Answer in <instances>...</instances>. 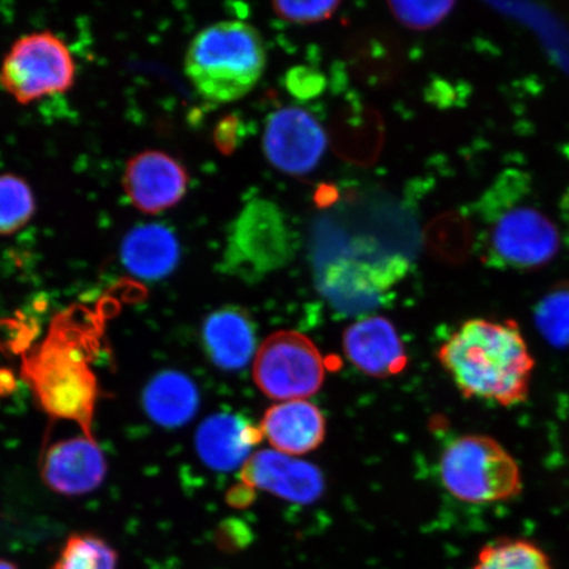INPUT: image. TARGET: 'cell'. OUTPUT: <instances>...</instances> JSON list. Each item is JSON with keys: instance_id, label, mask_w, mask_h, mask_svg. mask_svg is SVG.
<instances>
[{"instance_id": "cell-1", "label": "cell", "mask_w": 569, "mask_h": 569, "mask_svg": "<svg viewBox=\"0 0 569 569\" xmlns=\"http://www.w3.org/2000/svg\"><path fill=\"white\" fill-rule=\"evenodd\" d=\"M438 359L467 398L513 408L528 401L536 360L516 320L469 319Z\"/></svg>"}, {"instance_id": "cell-2", "label": "cell", "mask_w": 569, "mask_h": 569, "mask_svg": "<svg viewBox=\"0 0 569 569\" xmlns=\"http://www.w3.org/2000/svg\"><path fill=\"white\" fill-rule=\"evenodd\" d=\"M91 337L73 316L54 320L42 343L23 361V375L49 416L80 425L91 437L99 389Z\"/></svg>"}, {"instance_id": "cell-3", "label": "cell", "mask_w": 569, "mask_h": 569, "mask_svg": "<svg viewBox=\"0 0 569 569\" xmlns=\"http://www.w3.org/2000/svg\"><path fill=\"white\" fill-rule=\"evenodd\" d=\"M266 63L264 41L254 27L237 20L219 21L191 40L184 73L206 101L230 103L258 84Z\"/></svg>"}, {"instance_id": "cell-4", "label": "cell", "mask_w": 569, "mask_h": 569, "mask_svg": "<svg viewBox=\"0 0 569 569\" xmlns=\"http://www.w3.org/2000/svg\"><path fill=\"white\" fill-rule=\"evenodd\" d=\"M440 478L448 492L469 503L510 501L523 489L513 455L495 438L480 433L455 439L446 448Z\"/></svg>"}, {"instance_id": "cell-5", "label": "cell", "mask_w": 569, "mask_h": 569, "mask_svg": "<svg viewBox=\"0 0 569 569\" xmlns=\"http://www.w3.org/2000/svg\"><path fill=\"white\" fill-rule=\"evenodd\" d=\"M223 268L256 280L287 266L296 253V234L282 210L268 199H253L233 220L227 234Z\"/></svg>"}, {"instance_id": "cell-6", "label": "cell", "mask_w": 569, "mask_h": 569, "mask_svg": "<svg viewBox=\"0 0 569 569\" xmlns=\"http://www.w3.org/2000/svg\"><path fill=\"white\" fill-rule=\"evenodd\" d=\"M76 62L68 46L52 32L21 36L4 57L0 84L21 104L73 87Z\"/></svg>"}, {"instance_id": "cell-7", "label": "cell", "mask_w": 569, "mask_h": 569, "mask_svg": "<svg viewBox=\"0 0 569 569\" xmlns=\"http://www.w3.org/2000/svg\"><path fill=\"white\" fill-rule=\"evenodd\" d=\"M325 376L322 353L301 332H274L254 356V383L274 401L306 400L315 396L322 388Z\"/></svg>"}, {"instance_id": "cell-8", "label": "cell", "mask_w": 569, "mask_h": 569, "mask_svg": "<svg viewBox=\"0 0 569 569\" xmlns=\"http://www.w3.org/2000/svg\"><path fill=\"white\" fill-rule=\"evenodd\" d=\"M483 218L490 223L488 256L497 266L539 269L559 252L558 227L540 210L513 204Z\"/></svg>"}, {"instance_id": "cell-9", "label": "cell", "mask_w": 569, "mask_h": 569, "mask_svg": "<svg viewBox=\"0 0 569 569\" xmlns=\"http://www.w3.org/2000/svg\"><path fill=\"white\" fill-rule=\"evenodd\" d=\"M326 148L323 127L301 107H284L269 117L264 153L281 172L291 176L310 173L322 160Z\"/></svg>"}, {"instance_id": "cell-10", "label": "cell", "mask_w": 569, "mask_h": 569, "mask_svg": "<svg viewBox=\"0 0 569 569\" xmlns=\"http://www.w3.org/2000/svg\"><path fill=\"white\" fill-rule=\"evenodd\" d=\"M123 189L134 209L154 216L172 209L187 194V168L161 151H144L127 162Z\"/></svg>"}, {"instance_id": "cell-11", "label": "cell", "mask_w": 569, "mask_h": 569, "mask_svg": "<svg viewBox=\"0 0 569 569\" xmlns=\"http://www.w3.org/2000/svg\"><path fill=\"white\" fill-rule=\"evenodd\" d=\"M240 479L248 488L302 505L319 500L326 487L318 467L276 450L253 453L241 468Z\"/></svg>"}, {"instance_id": "cell-12", "label": "cell", "mask_w": 569, "mask_h": 569, "mask_svg": "<svg viewBox=\"0 0 569 569\" xmlns=\"http://www.w3.org/2000/svg\"><path fill=\"white\" fill-rule=\"evenodd\" d=\"M41 473L47 486L56 493L83 496L102 486L107 462L92 438L76 437L49 448Z\"/></svg>"}, {"instance_id": "cell-13", "label": "cell", "mask_w": 569, "mask_h": 569, "mask_svg": "<svg viewBox=\"0 0 569 569\" xmlns=\"http://www.w3.org/2000/svg\"><path fill=\"white\" fill-rule=\"evenodd\" d=\"M260 426L232 412H216L199 425L196 450L204 466L218 472L241 469L261 442Z\"/></svg>"}, {"instance_id": "cell-14", "label": "cell", "mask_w": 569, "mask_h": 569, "mask_svg": "<svg viewBox=\"0 0 569 569\" xmlns=\"http://www.w3.org/2000/svg\"><path fill=\"white\" fill-rule=\"evenodd\" d=\"M343 348L356 368L377 379L401 373L408 366L402 340L395 325L383 317H368L348 327Z\"/></svg>"}, {"instance_id": "cell-15", "label": "cell", "mask_w": 569, "mask_h": 569, "mask_svg": "<svg viewBox=\"0 0 569 569\" xmlns=\"http://www.w3.org/2000/svg\"><path fill=\"white\" fill-rule=\"evenodd\" d=\"M260 429L273 450L301 457L323 443L326 419L315 403L284 401L266 411Z\"/></svg>"}, {"instance_id": "cell-16", "label": "cell", "mask_w": 569, "mask_h": 569, "mask_svg": "<svg viewBox=\"0 0 569 569\" xmlns=\"http://www.w3.org/2000/svg\"><path fill=\"white\" fill-rule=\"evenodd\" d=\"M202 340L210 360L223 371L243 369L258 352L253 320L237 306H227L206 318Z\"/></svg>"}, {"instance_id": "cell-17", "label": "cell", "mask_w": 569, "mask_h": 569, "mask_svg": "<svg viewBox=\"0 0 569 569\" xmlns=\"http://www.w3.org/2000/svg\"><path fill=\"white\" fill-rule=\"evenodd\" d=\"M199 405L197 383L173 369L156 375L142 393V407L149 419L167 429L189 423L197 416Z\"/></svg>"}, {"instance_id": "cell-18", "label": "cell", "mask_w": 569, "mask_h": 569, "mask_svg": "<svg viewBox=\"0 0 569 569\" xmlns=\"http://www.w3.org/2000/svg\"><path fill=\"white\" fill-rule=\"evenodd\" d=\"M180 246L172 231L161 224L138 227L123 241L124 267L144 280H160L173 272Z\"/></svg>"}, {"instance_id": "cell-19", "label": "cell", "mask_w": 569, "mask_h": 569, "mask_svg": "<svg viewBox=\"0 0 569 569\" xmlns=\"http://www.w3.org/2000/svg\"><path fill=\"white\" fill-rule=\"evenodd\" d=\"M472 569H553L547 553L526 539H500L479 552Z\"/></svg>"}, {"instance_id": "cell-20", "label": "cell", "mask_w": 569, "mask_h": 569, "mask_svg": "<svg viewBox=\"0 0 569 569\" xmlns=\"http://www.w3.org/2000/svg\"><path fill=\"white\" fill-rule=\"evenodd\" d=\"M113 547L94 533H73L57 557L52 569H118Z\"/></svg>"}, {"instance_id": "cell-21", "label": "cell", "mask_w": 569, "mask_h": 569, "mask_svg": "<svg viewBox=\"0 0 569 569\" xmlns=\"http://www.w3.org/2000/svg\"><path fill=\"white\" fill-rule=\"evenodd\" d=\"M34 210L30 184L16 174L0 176V234L7 237L23 229Z\"/></svg>"}, {"instance_id": "cell-22", "label": "cell", "mask_w": 569, "mask_h": 569, "mask_svg": "<svg viewBox=\"0 0 569 569\" xmlns=\"http://www.w3.org/2000/svg\"><path fill=\"white\" fill-rule=\"evenodd\" d=\"M537 329L553 347L569 346V281L559 282L536 309Z\"/></svg>"}, {"instance_id": "cell-23", "label": "cell", "mask_w": 569, "mask_h": 569, "mask_svg": "<svg viewBox=\"0 0 569 569\" xmlns=\"http://www.w3.org/2000/svg\"><path fill=\"white\" fill-rule=\"evenodd\" d=\"M468 237L466 223L453 213H446L433 220L425 232L426 244L430 251L447 260L466 252Z\"/></svg>"}, {"instance_id": "cell-24", "label": "cell", "mask_w": 569, "mask_h": 569, "mask_svg": "<svg viewBox=\"0 0 569 569\" xmlns=\"http://www.w3.org/2000/svg\"><path fill=\"white\" fill-rule=\"evenodd\" d=\"M391 13L403 26L416 31H426L442 23L450 16L453 2H391Z\"/></svg>"}, {"instance_id": "cell-25", "label": "cell", "mask_w": 569, "mask_h": 569, "mask_svg": "<svg viewBox=\"0 0 569 569\" xmlns=\"http://www.w3.org/2000/svg\"><path fill=\"white\" fill-rule=\"evenodd\" d=\"M273 10L281 19L293 24H317L329 20L339 9V2H276Z\"/></svg>"}, {"instance_id": "cell-26", "label": "cell", "mask_w": 569, "mask_h": 569, "mask_svg": "<svg viewBox=\"0 0 569 569\" xmlns=\"http://www.w3.org/2000/svg\"><path fill=\"white\" fill-rule=\"evenodd\" d=\"M284 84L291 96L301 101H310L322 94L326 89V78L316 69L296 67L288 71Z\"/></svg>"}, {"instance_id": "cell-27", "label": "cell", "mask_w": 569, "mask_h": 569, "mask_svg": "<svg viewBox=\"0 0 569 569\" xmlns=\"http://www.w3.org/2000/svg\"><path fill=\"white\" fill-rule=\"evenodd\" d=\"M240 120L234 116L220 120L213 132V141L220 152L231 154L238 147Z\"/></svg>"}, {"instance_id": "cell-28", "label": "cell", "mask_w": 569, "mask_h": 569, "mask_svg": "<svg viewBox=\"0 0 569 569\" xmlns=\"http://www.w3.org/2000/svg\"><path fill=\"white\" fill-rule=\"evenodd\" d=\"M337 188L331 187V184H323V187L317 190L316 202L319 208H329V206L337 201Z\"/></svg>"}, {"instance_id": "cell-29", "label": "cell", "mask_w": 569, "mask_h": 569, "mask_svg": "<svg viewBox=\"0 0 569 569\" xmlns=\"http://www.w3.org/2000/svg\"><path fill=\"white\" fill-rule=\"evenodd\" d=\"M559 210L561 219L569 226V188L565 191V194L561 196Z\"/></svg>"}, {"instance_id": "cell-30", "label": "cell", "mask_w": 569, "mask_h": 569, "mask_svg": "<svg viewBox=\"0 0 569 569\" xmlns=\"http://www.w3.org/2000/svg\"><path fill=\"white\" fill-rule=\"evenodd\" d=\"M0 569H19V567L10 560L0 558Z\"/></svg>"}]
</instances>
